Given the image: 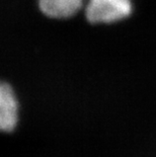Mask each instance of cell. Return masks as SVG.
Masks as SVG:
<instances>
[{"mask_svg": "<svg viewBox=\"0 0 156 157\" xmlns=\"http://www.w3.org/2000/svg\"><path fill=\"white\" fill-rule=\"evenodd\" d=\"M42 12L52 18H67L82 7V0H39Z\"/></svg>", "mask_w": 156, "mask_h": 157, "instance_id": "3", "label": "cell"}, {"mask_svg": "<svg viewBox=\"0 0 156 157\" xmlns=\"http://www.w3.org/2000/svg\"><path fill=\"white\" fill-rule=\"evenodd\" d=\"M19 124V102L10 84L0 81V134H10Z\"/></svg>", "mask_w": 156, "mask_h": 157, "instance_id": "2", "label": "cell"}, {"mask_svg": "<svg viewBox=\"0 0 156 157\" xmlns=\"http://www.w3.org/2000/svg\"><path fill=\"white\" fill-rule=\"evenodd\" d=\"M132 12L131 0H89L85 9L91 23H111L128 17Z\"/></svg>", "mask_w": 156, "mask_h": 157, "instance_id": "1", "label": "cell"}]
</instances>
